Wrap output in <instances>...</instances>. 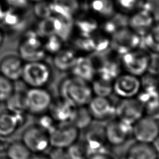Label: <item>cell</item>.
Segmentation results:
<instances>
[{"label":"cell","instance_id":"5","mask_svg":"<svg viewBox=\"0 0 159 159\" xmlns=\"http://www.w3.org/2000/svg\"><path fill=\"white\" fill-rule=\"evenodd\" d=\"M119 60L125 73L140 78L147 72L150 53L139 48L120 56Z\"/></svg>","mask_w":159,"mask_h":159},{"label":"cell","instance_id":"6","mask_svg":"<svg viewBox=\"0 0 159 159\" xmlns=\"http://www.w3.org/2000/svg\"><path fill=\"white\" fill-rule=\"evenodd\" d=\"M20 140L32 154L43 153L51 147L49 134L36 124L25 129Z\"/></svg>","mask_w":159,"mask_h":159},{"label":"cell","instance_id":"40","mask_svg":"<svg viewBox=\"0 0 159 159\" xmlns=\"http://www.w3.org/2000/svg\"><path fill=\"white\" fill-rule=\"evenodd\" d=\"M35 124L49 134L55 127L57 123L53 120L48 113L46 112L38 116V119Z\"/></svg>","mask_w":159,"mask_h":159},{"label":"cell","instance_id":"25","mask_svg":"<svg viewBox=\"0 0 159 159\" xmlns=\"http://www.w3.org/2000/svg\"><path fill=\"white\" fill-rule=\"evenodd\" d=\"M89 6L94 15L104 20L117 12L114 0H90Z\"/></svg>","mask_w":159,"mask_h":159},{"label":"cell","instance_id":"34","mask_svg":"<svg viewBox=\"0 0 159 159\" xmlns=\"http://www.w3.org/2000/svg\"><path fill=\"white\" fill-rule=\"evenodd\" d=\"M146 0H114L116 8L121 13L131 14L140 9Z\"/></svg>","mask_w":159,"mask_h":159},{"label":"cell","instance_id":"47","mask_svg":"<svg viewBox=\"0 0 159 159\" xmlns=\"http://www.w3.org/2000/svg\"><path fill=\"white\" fill-rule=\"evenodd\" d=\"M4 32L0 27V48L4 43Z\"/></svg>","mask_w":159,"mask_h":159},{"label":"cell","instance_id":"31","mask_svg":"<svg viewBox=\"0 0 159 159\" xmlns=\"http://www.w3.org/2000/svg\"><path fill=\"white\" fill-rule=\"evenodd\" d=\"M57 29V17L51 16L46 19L39 20L34 30L40 39H45L55 35Z\"/></svg>","mask_w":159,"mask_h":159},{"label":"cell","instance_id":"32","mask_svg":"<svg viewBox=\"0 0 159 159\" xmlns=\"http://www.w3.org/2000/svg\"><path fill=\"white\" fill-rule=\"evenodd\" d=\"M4 103L7 111L19 114L26 113L24 102V92L14 91L12 94Z\"/></svg>","mask_w":159,"mask_h":159},{"label":"cell","instance_id":"41","mask_svg":"<svg viewBox=\"0 0 159 159\" xmlns=\"http://www.w3.org/2000/svg\"><path fill=\"white\" fill-rule=\"evenodd\" d=\"M2 1L8 8L19 11L26 9L29 3L28 0H2Z\"/></svg>","mask_w":159,"mask_h":159},{"label":"cell","instance_id":"36","mask_svg":"<svg viewBox=\"0 0 159 159\" xmlns=\"http://www.w3.org/2000/svg\"><path fill=\"white\" fill-rule=\"evenodd\" d=\"M63 43L64 42L58 36L52 35L45 39L43 42V47L47 54L53 55L63 48Z\"/></svg>","mask_w":159,"mask_h":159},{"label":"cell","instance_id":"21","mask_svg":"<svg viewBox=\"0 0 159 159\" xmlns=\"http://www.w3.org/2000/svg\"><path fill=\"white\" fill-rule=\"evenodd\" d=\"M75 108L60 98L55 101L53 99L48 112L57 124L70 123Z\"/></svg>","mask_w":159,"mask_h":159},{"label":"cell","instance_id":"1","mask_svg":"<svg viewBox=\"0 0 159 159\" xmlns=\"http://www.w3.org/2000/svg\"><path fill=\"white\" fill-rule=\"evenodd\" d=\"M58 93L61 99L74 107L86 106L93 96L90 84L73 76L60 81Z\"/></svg>","mask_w":159,"mask_h":159},{"label":"cell","instance_id":"38","mask_svg":"<svg viewBox=\"0 0 159 159\" xmlns=\"http://www.w3.org/2000/svg\"><path fill=\"white\" fill-rule=\"evenodd\" d=\"M14 91V83L0 74V103H4Z\"/></svg>","mask_w":159,"mask_h":159},{"label":"cell","instance_id":"50","mask_svg":"<svg viewBox=\"0 0 159 159\" xmlns=\"http://www.w3.org/2000/svg\"><path fill=\"white\" fill-rule=\"evenodd\" d=\"M120 159H125V158L123 157H122V158H120Z\"/></svg>","mask_w":159,"mask_h":159},{"label":"cell","instance_id":"35","mask_svg":"<svg viewBox=\"0 0 159 159\" xmlns=\"http://www.w3.org/2000/svg\"><path fill=\"white\" fill-rule=\"evenodd\" d=\"M33 12L34 16L39 20L52 16L51 2L47 0H42L35 2L33 6Z\"/></svg>","mask_w":159,"mask_h":159},{"label":"cell","instance_id":"22","mask_svg":"<svg viewBox=\"0 0 159 159\" xmlns=\"http://www.w3.org/2000/svg\"><path fill=\"white\" fill-rule=\"evenodd\" d=\"M125 159H158V152L151 143L135 141L126 150Z\"/></svg>","mask_w":159,"mask_h":159},{"label":"cell","instance_id":"15","mask_svg":"<svg viewBox=\"0 0 159 159\" xmlns=\"http://www.w3.org/2000/svg\"><path fill=\"white\" fill-rule=\"evenodd\" d=\"M93 120L102 122L115 116V106L109 98L93 96L86 106Z\"/></svg>","mask_w":159,"mask_h":159},{"label":"cell","instance_id":"43","mask_svg":"<svg viewBox=\"0 0 159 159\" xmlns=\"http://www.w3.org/2000/svg\"><path fill=\"white\" fill-rule=\"evenodd\" d=\"M48 154L50 159H68L66 148L50 147Z\"/></svg>","mask_w":159,"mask_h":159},{"label":"cell","instance_id":"14","mask_svg":"<svg viewBox=\"0 0 159 159\" xmlns=\"http://www.w3.org/2000/svg\"><path fill=\"white\" fill-rule=\"evenodd\" d=\"M155 20L156 17L152 12L141 8L129 16L127 27L138 35L142 37L157 22Z\"/></svg>","mask_w":159,"mask_h":159},{"label":"cell","instance_id":"3","mask_svg":"<svg viewBox=\"0 0 159 159\" xmlns=\"http://www.w3.org/2000/svg\"><path fill=\"white\" fill-rule=\"evenodd\" d=\"M18 56L24 63L43 60L47 53L43 47V41L34 30L27 32L19 43Z\"/></svg>","mask_w":159,"mask_h":159},{"label":"cell","instance_id":"9","mask_svg":"<svg viewBox=\"0 0 159 159\" xmlns=\"http://www.w3.org/2000/svg\"><path fill=\"white\" fill-rule=\"evenodd\" d=\"M48 134L51 147L67 148L79 141L80 130L69 122L57 124Z\"/></svg>","mask_w":159,"mask_h":159},{"label":"cell","instance_id":"16","mask_svg":"<svg viewBox=\"0 0 159 159\" xmlns=\"http://www.w3.org/2000/svg\"><path fill=\"white\" fill-rule=\"evenodd\" d=\"M71 76L90 83L96 76V67L93 59L88 55H78L70 71Z\"/></svg>","mask_w":159,"mask_h":159},{"label":"cell","instance_id":"42","mask_svg":"<svg viewBox=\"0 0 159 159\" xmlns=\"http://www.w3.org/2000/svg\"><path fill=\"white\" fill-rule=\"evenodd\" d=\"M147 73L155 76H157L158 73V53H150V60Z\"/></svg>","mask_w":159,"mask_h":159},{"label":"cell","instance_id":"26","mask_svg":"<svg viewBox=\"0 0 159 159\" xmlns=\"http://www.w3.org/2000/svg\"><path fill=\"white\" fill-rule=\"evenodd\" d=\"M128 18L127 14L117 12L109 19L104 20L103 23L99 25V29L103 34L110 37L118 30L127 27Z\"/></svg>","mask_w":159,"mask_h":159},{"label":"cell","instance_id":"4","mask_svg":"<svg viewBox=\"0 0 159 159\" xmlns=\"http://www.w3.org/2000/svg\"><path fill=\"white\" fill-rule=\"evenodd\" d=\"M52 101L50 92L44 88H29L24 92L26 112L34 116L48 112Z\"/></svg>","mask_w":159,"mask_h":159},{"label":"cell","instance_id":"24","mask_svg":"<svg viewBox=\"0 0 159 159\" xmlns=\"http://www.w3.org/2000/svg\"><path fill=\"white\" fill-rule=\"evenodd\" d=\"M99 23L95 17L89 15H83L75 17V30L78 35L84 37H89L99 30Z\"/></svg>","mask_w":159,"mask_h":159},{"label":"cell","instance_id":"48","mask_svg":"<svg viewBox=\"0 0 159 159\" xmlns=\"http://www.w3.org/2000/svg\"><path fill=\"white\" fill-rule=\"evenodd\" d=\"M29 2H33V3H35V2H39V1H42V0H28Z\"/></svg>","mask_w":159,"mask_h":159},{"label":"cell","instance_id":"30","mask_svg":"<svg viewBox=\"0 0 159 159\" xmlns=\"http://www.w3.org/2000/svg\"><path fill=\"white\" fill-rule=\"evenodd\" d=\"M32 154L21 140H15L6 147L5 157L7 159H29Z\"/></svg>","mask_w":159,"mask_h":159},{"label":"cell","instance_id":"29","mask_svg":"<svg viewBox=\"0 0 159 159\" xmlns=\"http://www.w3.org/2000/svg\"><path fill=\"white\" fill-rule=\"evenodd\" d=\"M158 25L157 22L151 30L141 37L140 47L150 53H158Z\"/></svg>","mask_w":159,"mask_h":159},{"label":"cell","instance_id":"8","mask_svg":"<svg viewBox=\"0 0 159 159\" xmlns=\"http://www.w3.org/2000/svg\"><path fill=\"white\" fill-rule=\"evenodd\" d=\"M159 125L158 119L143 115L132 125V135L136 142L151 143L158 138Z\"/></svg>","mask_w":159,"mask_h":159},{"label":"cell","instance_id":"11","mask_svg":"<svg viewBox=\"0 0 159 159\" xmlns=\"http://www.w3.org/2000/svg\"><path fill=\"white\" fill-rule=\"evenodd\" d=\"M144 114V107L136 98L121 99L115 106L116 118L131 125Z\"/></svg>","mask_w":159,"mask_h":159},{"label":"cell","instance_id":"13","mask_svg":"<svg viewBox=\"0 0 159 159\" xmlns=\"http://www.w3.org/2000/svg\"><path fill=\"white\" fill-rule=\"evenodd\" d=\"M84 130L86 132L83 142L88 157L94 153L109 152L104 134V125H93L91 124Z\"/></svg>","mask_w":159,"mask_h":159},{"label":"cell","instance_id":"12","mask_svg":"<svg viewBox=\"0 0 159 159\" xmlns=\"http://www.w3.org/2000/svg\"><path fill=\"white\" fill-rule=\"evenodd\" d=\"M140 89V77L125 72L120 73L112 81L113 93L121 99L135 98Z\"/></svg>","mask_w":159,"mask_h":159},{"label":"cell","instance_id":"44","mask_svg":"<svg viewBox=\"0 0 159 159\" xmlns=\"http://www.w3.org/2000/svg\"><path fill=\"white\" fill-rule=\"evenodd\" d=\"M87 159H116L109 152H100L90 155Z\"/></svg>","mask_w":159,"mask_h":159},{"label":"cell","instance_id":"33","mask_svg":"<svg viewBox=\"0 0 159 159\" xmlns=\"http://www.w3.org/2000/svg\"><path fill=\"white\" fill-rule=\"evenodd\" d=\"M89 84L93 96L109 98L113 93L112 82L96 76Z\"/></svg>","mask_w":159,"mask_h":159},{"label":"cell","instance_id":"27","mask_svg":"<svg viewBox=\"0 0 159 159\" xmlns=\"http://www.w3.org/2000/svg\"><path fill=\"white\" fill-rule=\"evenodd\" d=\"M24 22V18L20 14V11L6 8L2 17L0 20V24L7 30H16L22 27Z\"/></svg>","mask_w":159,"mask_h":159},{"label":"cell","instance_id":"18","mask_svg":"<svg viewBox=\"0 0 159 159\" xmlns=\"http://www.w3.org/2000/svg\"><path fill=\"white\" fill-rule=\"evenodd\" d=\"M101 56L100 62L96 65V76L107 81L112 82L120 73L122 66L120 60L113 57Z\"/></svg>","mask_w":159,"mask_h":159},{"label":"cell","instance_id":"7","mask_svg":"<svg viewBox=\"0 0 159 159\" xmlns=\"http://www.w3.org/2000/svg\"><path fill=\"white\" fill-rule=\"evenodd\" d=\"M141 37L128 27L122 28L110 36L111 51L121 56L140 47Z\"/></svg>","mask_w":159,"mask_h":159},{"label":"cell","instance_id":"19","mask_svg":"<svg viewBox=\"0 0 159 159\" xmlns=\"http://www.w3.org/2000/svg\"><path fill=\"white\" fill-rule=\"evenodd\" d=\"M25 122V114H14L9 111L0 113V138L12 135Z\"/></svg>","mask_w":159,"mask_h":159},{"label":"cell","instance_id":"46","mask_svg":"<svg viewBox=\"0 0 159 159\" xmlns=\"http://www.w3.org/2000/svg\"><path fill=\"white\" fill-rule=\"evenodd\" d=\"M6 9L5 5L2 1V0H0V20H1L3 14L4 12V11Z\"/></svg>","mask_w":159,"mask_h":159},{"label":"cell","instance_id":"49","mask_svg":"<svg viewBox=\"0 0 159 159\" xmlns=\"http://www.w3.org/2000/svg\"><path fill=\"white\" fill-rule=\"evenodd\" d=\"M0 159H7L6 157H1Z\"/></svg>","mask_w":159,"mask_h":159},{"label":"cell","instance_id":"23","mask_svg":"<svg viewBox=\"0 0 159 159\" xmlns=\"http://www.w3.org/2000/svg\"><path fill=\"white\" fill-rule=\"evenodd\" d=\"M78 55L72 48H62L53 55L52 62L54 67L59 71L66 72L71 70Z\"/></svg>","mask_w":159,"mask_h":159},{"label":"cell","instance_id":"17","mask_svg":"<svg viewBox=\"0 0 159 159\" xmlns=\"http://www.w3.org/2000/svg\"><path fill=\"white\" fill-rule=\"evenodd\" d=\"M24 62L18 56L9 54L0 60V74L14 82L20 80Z\"/></svg>","mask_w":159,"mask_h":159},{"label":"cell","instance_id":"45","mask_svg":"<svg viewBox=\"0 0 159 159\" xmlns=\"http://www.w3.org/2000/svg\"><path fill=\"white\" fill-rule=\"evenodd\" d=\"M29 159H50L47 153L32 154Z\"/></svg>","mask_w":159,"mask_h":159},{"label":"cell","instance_id":"20","mask_svg":"<svg viewBox=\"0 0 159 159\" xmlns=\"http://www.w3.org/2000/svg\"><path fill=\"white\" fill-rule=\"evenodd\" d=\"M52 15L66 19H72L80 9V0H51Z\"/></svg>","mask_w":159,"mask_h":159},{"label":"cell","instance_id":"39","mask_svg":"<svg viewBox=\"0 0 159 159\" xmlns=\"http://www.w3.org/2000/svg\"><path fill=\"white\" fill-rule=\"evenodd\" d=\"M73 49L84 53H93V43L92 37H84L78 35L72 40Z\"/></svg>","mask_w":159,"mask_h":159},{"label":"cell","instance_id":"2","mask_svg":"<svg viewBox=\"0 0 159 159\" xmlns=\"http://www.w3.org/2000/svg\"><path fill=\"white\" fill-rule=\"evenodd\" d=\"M52 77L51 67L41 60L24 63L20 80L29 88H44Z\"/></svg>","mask_w":159,"mask_h":159},{"label":"cell","instance_id":"37","mask_svg":"<svg viewBox=\"0 0 159 159\" xmlns=\"http://www.w3.org/2000/svg\"><path fill=\"white\" fill-rule=\"evenodd\" d=\"M68 159H87L88 153L83 142L78 141L66 148Z\"/></svg>","mask_w":159,"mask_h":159},{"label":"cell","instance_id":"28","mask_svg":"<svg viewBox=\"0 0 159 159\" xmlns=\"http://www.w3.org/2000/svg\"><path fill=\"white\" fill-rule=\"evenodd\" d=\"M93 119L86 106L75 107L73 116L70 122L80 131L88 127Z\"/></svg>","mask_w":159,"mask_h":159},{"label":"cell","instance_id":"10","mask_svg":"<svg viewBox=\"0 0 159 159\" xmlns=\"http://www.w3.org/2000/svg\"><path fill=\"white\" fill-rule=\"evenodd\" d=\"M132 125L117 118L110 120L104 125V134L107 143L111 147H120L132 137Z\"/></svg>","mask_w":159,"mask_h":159}]
</instances>
